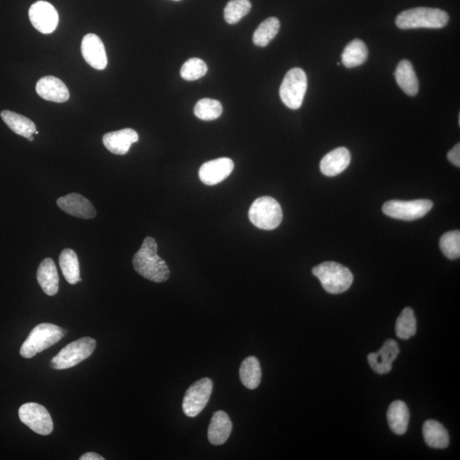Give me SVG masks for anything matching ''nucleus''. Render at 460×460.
Masks as SVG:
<instances>
[{"label":"nucleus","mask_w":460,"mask_h":460,"mask_svg":"<svg viewBox=\"0 0 460 460\" xmlns=\"http://www.w3.org/2000/svg\"><path fill=\"white\" fill-rule=\"evenodd\" d=\"M231 419L225 411H217L211 418L208 428V440L213 445H223L229 439L232 432Z\"/></svg>","instance_id":"19"},{"label":"nucleus","mask_w":460,"mask_h":460,"mask_svg":"<svg viewBox=\"0 0 460 460\" xmlns=\"http://www.w3.org/2000/svg\"><path fill=\"white\" fill-rule=\"evenodd\" d=\"M447 159L455 166H460V144H456L454 149L447 154Z\"/></svg>","instance_id":"34"},{"label":"nucleus","mask_w":460,"mask_h":460,"mask_svg":"<svg viewBox=\"0 0 460 460\" xmlns=\"http://www.w3.org/2000/svg\"><path fill=\"white\" fill-rule=\"evenodd\" d=\"M234 162L229 158H219L203 164L199 175L203 183L215 185L229 177L234 169Z\"/></svg>","instance_id":"14"},{"label":"nucleus","mask_w":460,"mask_h":460,"mask_svg":"<svg viewBox=\"0 0 460 460\" xmlns=\"http://www.w3.org/2000/svg\"><path fill=\"white\" fill-rule=\"evenodd\" d=\"M213 383L210 379L198 380L186 391L183 401V410L188 417L194 418L202 413L209 402Z\"/></svg>","instance_id":"9"},{"label":"nucleus","mask_w":460,"mask_h":460,"mask_svg":"<svg viewBox=\"0 0 460 460\" xmlns=\"http://www.w3.org/2000/svg\"><path fill=\"white\" fill-rule=\"evenodd\" d=\"M433 207V202L429 199L415 201H390L383 206V211L392 218L413 221L426 216Z\"/></svg>","instance_id":"8"},{"label":"nucleus","mask_w":460,"mask_h":460,"mask_svg":"<svg viewBox=\"0 0 460 460\" xmlns=\"http://www.w3.org/2000/svg\"><path fill=\"white\" fill-rule=\"evenodd\" d=\"M1 118L7 126L15 134L29 138L35 133V124L25 116L5 110L1 112Z\"/></svg>","instance_id":"24"},{"label":"nucleus","mask_w":460,"mask_h":460,"mask_svg":"<svg viewBox=\"0 0 460 460\" xmlns=\"http://www.w3.org/2000/svg\"><path fill=\"white\" fill-rule=\"evenodd\" d=\"M158 245L154 238L144 239L141 248L134 255L133 263L136 271L143 277L156 283L167 281L170 270L166 263L157 254Z\"/></svg>","instance_id":"1"},{"label":"nucleus","mask_w":460,"mask_h":460,"mask_svg":"<svg viewBox=\"0 0 460 460\" xmlns=\"http://www.w3.org/2000/svg\"><path fill=\"white\" fill-rule=\"evenodd\" d=\"M446 11L433 8L419 7L402 11L397 15L395 24L399 29H442L449 23Z\"/></svg>","instance_id":"2"},{"label":"nucleus","mask_w":460,"mask_h":460,"mask_svg":"<svg viewBox=\"0 0 460 460\" xmlns=\"http://www.w3.org/2000/svg\"><path fill=\"white\" fill-rule=\"evenodd\" d=\"M81 53L89 65L97 70H105L107 58L102 39L94 34H88L82 39Z\"/></svg>","instance_id":"12"},{"label":"nucleus","mask_w":460,"mask_h":460,"mask_svg":"<svg viewBox=\"0 0 460 460\" xmlns=\"http://www.w3.org/2000/svg\"><path fill=\"white\" fill-rule=\"evenodd\" d=\"M27 139H29L30 142L34 141L33 136H32V137H30L29 138H27Z\"/></svg>","instance_id":"36"},{"label":"nucleus","mask_w":460,"mask_h":460,"mask_svg":"<svg viewBox=\"0 0 460 460\" xmlns=\"http://www.w3.org/2000/svg\"><path fill=\"white\" fill-rule=\"evenodd\" d=\"M281 27V23L278 18H270L260 24L259 27L254 32L253 41L255 46L265 47L273 41Z\"/></svg>","instance_id":"28"},{"label":"nucleus","mask_w":460,"mask_h":460,"mask_svg":"<svg viewBox=\"0 0 460 460\" xmlns=\"http://www.w3.org/2000/svg\"><path fill=\"white\" fill-rule=\"evenodd\" d=\"M440 247L442 254L449 259H457L460 256V232H447L440 239Z\"/></svg>","instance_id":"32"},{"label":"nucleus","mask_w":460,"mask_h":460,"mask_svg":"<svg viewBox=\"0 0 460 460\" xmlns=\"http://www.w3.org/2000/svg\"><path fill=\"white\" fill-rule=\"evenodd\" d=\"M395 81L401 89L410 97H414L419 92V81L413 64L407 60L400 62L395 72Z\"/></svg>","instance_id":"22"},{"label":"nucleus","mask_w":460,"mask_h":460,"mask_svg":"<svg viewBox=\"0 0 460 460\" xmlns=\"http://www.w3.org/2000/svg\"><path fill=\"white\" fill-rule=\"evenodd\" d=\"M29 14L31 23L42 34L53 33L58 26V11L50 3L46 1L34 3L30 7Z\"/></svg>","instance_id":"11"},{"label":"nucleus","mask_w":460,"mask_h":460,"mask_svg":"<svg viewBox=\"0 0 460 460\" xmlns=\"http://www.w3.org/2000/svg\"><path fill=\"white\" fill-rule=\"evenodd\" d=\"M368 50L361 39H354L348 44L342 54V63L348 69L362 65L367 61Z\"/></svg>","instance_id":"27"},{"label":"nucleus","mask_w":460,"mask_h":460,"mask_svg":"<svg viewBox=\"0 0 460 460\" xmlns=\"http://www.w3.org/2000/svg\"><path fill=\"white\" fill-rule=\"evenodd\" d=\"M312 273L321 282L324 289L331 294L345 293L354 280L348 268L335 262L322 263L315 266Z\"/></svg>","instance_id":"4"},{"label":"nucleus","mask_w":460,"mask_h":460,"mask_svg":"<svg viewBox=\"0 0 460 460\" xmlns=\"http://www.w3.org/2000/svg\"><path fill=\"white\" fill-rule=\"evenodd\" d=\"M176 1H178V0H176Z\"/></svg>","instance_id":"37"},{"label":"nucleus","mask_w":460,"mask_h":460,"mask_svg":"<svg viewBox=\"0 0 460 460\" xmlns=\"http://www.w3.org/2000/svg\"><path fill=\"white\" fill-rule=\"evenodd\" d=\"M58 206L66 213L73 217L91 219L96 217L97 211L89 199L79 194H70L59 198Z\"/></svg>","instance_id":"15"},{"label":"nucleus","mask_w":460,"mask_h":460,"mask_svg":"<svg viewBox=\"0 0 460 460\" xmlns=\"http://www.w3.org/2000/svg\"><path fill=\"white\" fill-rule=\"evenodd\" d=\"M97 342L89 337L82 338L64 347L51 361V367L57 370L69 369L85 361L93 353Z\"/></svg>","instance_id":"5"},{"label":"nucleus","mask_w":460,"mask_h":460,"mask_svg":"<svg viewBox=\"0 0 460 460\" xmlns=\"http://www.w3.org/2000/svg\"><path fill=\"white\" fill-rule=\"evenodd\" d=\"M239 379L247 389H257L262 379L261 367L257 358L249 357L244 360L239 367Z\"/></svg>","instance_id":"25"},{"label":"nucleus","mask_w":460,"mask_h":460,"mask_svg":"<svg viewBox=\"0 0 460 460\" xmlns=\"http://www.w3.org/2000/svg\"><path fill=\"white\" fill-rule=\"evenodd\" d=\"M307 85L305 71L298 67L288 71L280 88V97L283 103L291 110H298L305 98Z\"/></svg>","instance_id":"7"},{"label":"nucleus","mask_w":460,"mask_h":460,"mask_svg":"<svg viewBox=\"0 0 460 460\" xmlns=\"http://www.w3.org/2000/svg\"><path fill=\"white\" fill-rule=\"evenodd\" d=\"M409 410L402 401H395L387 411V420L392 431L401 435L406 433L409 423Z\"/></svg>","instance_id":"21"},{"label":"nucleus","mask_w":460,"mask_h":460,"mask_svg":"<svg viewBox=\"0 0 460 460\" xmlns=\"http://www.w3.org/2000/svg\"><path fill=\"white\" fill-rule=\"evenodd\" d=\"M417 331V321H416L414 312L409 307L405 308L397 318L395 323V334L399 339H409Z\"/></svg>","instance_id":"29"},{"label":"nucleus","mask_w":460,"mask_h":460,"mask_svg":"<svg viewBox=\"0 0 460 460\" xmlns=\"http://www.w3.org/2000/svg\"><path fill=\"white\" fill-rule=\"evenodd\" d=\"M67 331L51 323H41L36 326L24 341L20 354L29 359L55 345L66 335Z\"/></svg>","instance_id":"3"},{"label":"nucleus","mask_w":460,"mask_h":460,"mask_svg":"<svg viewBox=\"0 0 460 460\" xmlns=\"http://www.w3.org/2000/svg\"><path fill=\"white\" fill-rule=\"evenodd\" d=\"M207 70L206 63L203 60L190 58L183 64L180 74L185 81H193L205 76Z\"/></svg>","instance_id":"33"},{"label":"nucleus","mask_w":460,"mask_h":460,"mask_svg":"<svg viewBox=\"0 0 460 460\" xmlns=\"http://www.w3.org/2000/svg\"><path fill=\"white\" fill-rule=\"evenodd\" d=\"M59 265L64 277L71 285L82 282L78 256L74 251L64 249L60 254Z\"/></svg>","instance_id":"26"},{"label":"nucleus","mask_w":460,"mask_h":460,"mask_svg":"<svg viewBox=\"0 0 460 460\" xmlns=\"http://www.w3.org/2000/svg\"><path fill=\"white\" fill-rule=\"evenodd\" d=\"M137 131L126 128L103 136V142L106 149L114 155H124L128 153L133 143L138 141Z\"/></svg>","instance_id":"17"},{"label":"nucleus","mask_w":460,"mask_h":460,"mask_svg":"<svg viewBox=\"0 0 460 460\" xmlns=\"http://www.w3.org/2000/svg\"><path fill=\"white\" fill-rule=\"evenodd\" d=\"M399 353L398 343L393 339H388L378 352L368 355V363L375 373L385 375L391 371L392 364Z\"/></svg>","instance_id":"13"},{"label":"nucleus","mask_w":460,"mask_h":460,"mask_svg":"<svg viewBox=\"0 0 460 460\" xmlns=\"http://www.w3.org/2000/svg\"><path fill=\"white\" fill-rule=\"evenodd\" d=\"M103 457L101 455L93 453V452H90V453H86L83 454L79 460H104Z\"/></svg>","instance_id":"35"},{"label":"nucleus","mask_w":460,"mask_h":460,"mask_svg":"<svg viewBox=\"0 0 460 460\" xmlns=\"http://www.w3.org/2000/svg\"><path fill=\"white\" fill-rule=\"evenodd\" d=\"M223 106L217 100L204 98L199 100L195 107L196 117L202 121H214L221 116Z\"/></svg>","instance_id":"30"},{"label":"nucleus","mask_w":460,"mask_h":460,"mask_svg":"<svg viewBox=\"0 0 460 460\" xmlns=\"http://www.w3.org/2000/svg\"><path fill=\"white\" fill-rule=\"evenodd\" d=\"M282 217L281 206L270 196H263L256 199L250 207V221L261 230L276 229L281 225Z\"/></svg>","instance_id":"6"},{"label":"nucleus","mask_w":460,"mask_h":460,"mask_svg":"<svg viewBox=\"0 0 460 460\" xmlns=\"http://www.w3.org/2000/svg\"><path fill=\"white\" fill-rule=\"evenodd\" d=\"M37 280L44 293L54 296L59 290V275L53 260L44 259L37 270Z\"/></svg>","instance_id":"20"},{"label":"nucleus","mask_w":460,"mask_h":460,"mask_svg":"<svg viewBox=\"0 0 460 460\" xmlns=\"http://www.w3.org/2000/svg\"><path fill=\"white\" fill-rule=\"evenodd\" d=\"M251 8L250 0H231L225 9V19L229 24H235L249 13Z\"/></svg>","instance_id":"31"},{"label":"nucleus","mask_w":460,"mask_h":460,"mask_svg":"<svg viewBox=\"0 0 460 460\" xmlns=\"http://www.w3.org/2000/svg\"><path fill=\"white\" fill-rule=\"evenodd\" d=\"M351 156L346 147H338L324 156L320 164L322 173L327 177H335L349 166Z\"/></svg>","instance_id":"18"},{"label":"nucleus","mask_w":460,"mask_h":460,"mask_svg":"<svg viewBox=\"0 0 460 460\" xmlns=\"http://www.w3.org/2000/svg\"><path fill=\"white\" fill-rule=\"evenodd\" d=\"M20 420L39 435H48L53 431V421L45 407L41 404H23L19 409Z\"/></svg>","instance_id":"10"},{"label":"nucleus","mask_w":460,"mask_h":460,"mask_svg":"<svg viewBox=\"0 0 460 460\" xmlns=\"http://www.w3.org/2000/svg\"><path fill=\"white\" fill-rule=\"evenodd\" d=\"M423 439L428 446L433 449H446L449 444V432L441 423L427 420L423 426Z\"/></svg>","instance_id":"23"},{"label":"nucleus","mask_w":460,"mask_h":460,"mask_svg":"<svg viewBox=\"0 0 460 460\" xmlns=\"http://www.w3.org/2000/svg\"><path fill=\"white\" fill-rule=\"evenodd\" d=\"M36 91L39 97L54 103H65L70 97L65 84L53 76H46L39 79L36 85Z\"/></svg>","instance_id":"16"}]
</instances>
